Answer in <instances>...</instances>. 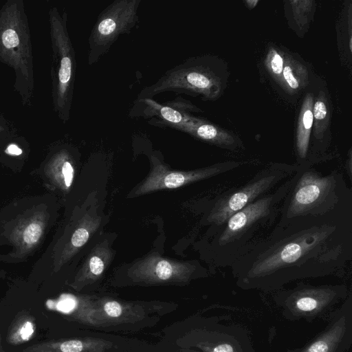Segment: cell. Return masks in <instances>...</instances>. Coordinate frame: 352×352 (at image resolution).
<instances>
[{
    "label": "cell",
    "mask_w": 352,
    "mask_h": 352,
    "mask_svg": "<svg viewBox=\"0 0 352 352\" xmlns=\"http://www.w3.org/2000/svg\"><path fill=\"white\" fill-rule=\"evenodd\" d=\"M352 259V197L319 215L273 228L230 267L243 290L276 292L288 283L341 274Z\"/></svg>",
    "instance_id": "1"
},
{
    "label": "cell",
    "mask_w": 352,
    "mask_h": 352,
    "mask_svg": "<svg viewBox=\"0 0 352 352\" xmlns=\"http://www.w3.org/2000/svg\"><path fill=\"white\" fill-rule=\"evenodd\" d=\"M292 176L270 192L232 214L221 225L210 228L208 252L213 267H230L273 228L290 187Z\"/></svg>",
    "instance_id": "2"
},
{
    "label": "cell",
    "mask_w": 352,
    "mask_h": 352,
    "mask_svg": "<svg viewBox=\"0 0 352 352\" xmlns=\"http://www.w3.org/2000/svg\"><path fill=\"white\" fill-rule=\"evenodd\" d=\"M289 190L282 203L276 224L299 217L323 214L352 197L342 172L322 175L304 164L292 175Z\"/></svg>",
    "instance_id": "3"
},
{
    "label": "cell",
    "mask_w": 352,
    "mask_h": 352,
    "mask_svg": "<svg viewBox=\"0 0 352 352\" xmlns=\"http://www.w3.org/2000/svg\"><path fill=\"white\" fill-rule=\"evenodd\" d=\"M0 62L14 72V90L30 107L34 94L32 44L23 0H8L0 8Z\"/></svg>",
    "instance_id": "4"
},
{
    "label": "cell",
    "mask_w": 352,
    "mask_h": 352,
    "mask_svg": "<svg viewBox=\"0 0 352 352\" xmlns=\"http://www.w3.org/2000/svg\"><path fill=\"white\" fill-rule=\"evenodd\" d=\"M52 48L50 69L52 107L58 119H70L76 73V52L67 29V13L56 6L48 10Z\"/></svg>",
    "instance_id": "5"
},
{
    "label": "cell",
    "mask_w": 352,
    "mask_h": 352,
    "mask_svg": "<svg viewBox=\"0 0 352 352\" xmlns=\"http://www.w3.org/2000/svg\"><path fill=\"white\" fill-rule=\"evenodd\" d=\"M214 60L208 56L190 57L167 70L155 83L144 87L136 100L153 98L166 91L212 100L220 91Z\"/></svg>",
    "instance_id": "6"
},
{
    "label": "cell",
    "mask_w": 352,
    "mask_h": 352,
    "mask_svg": "<svg viewBox=\"0 0 352 352\" xmlns=\"http://www.w3.org/2000/svg\"><path fill=\"white\" fill-rule=\"evenodd\" d=\"M299 167L297 164H269L258 171L246 184L217 197L205 217L206 223L210 228L221 225L234 213L272 191Z\"/></svg>",
    "instance_id": "7"
},
{
    "label": "cell",
    "mask_w": 352,
    "mask_h": 352,
    "mask_svg": "<svg viewBox=\"0 0 352 352\" xmlns=\"http://www.w3.org/2000/svg\"><path fill=\"white\" fill-rule=\"evenodd\" d=\"M350 292L345 284L313 285L300 283L292 288L276 292L274 300L286 320L311 322L331 312Z\"/></svg>",
    "instance_id": "8"
},
{
    "label": "cell",
    "mask_w": 352,
    "mask_h": 352,
    "mask_svg": "<svg viewBox=\"0 0 352 352\" xmlns=\"http://www.w3.org/2000/svg\"><path fill=\"white\" fill-rule=\"evenodd\" d=\"M141 0H115L98 14L88 38V65L104 56L120 35L129 34L139 21Z\"/></svg>",
    "instance_id": "9"
},
{
    "label": "cell",
    "mask_w": 352,
    "mask_h": 352,
    "mask_svg": "<svg viewBox=\"0 0 352 352\" xmlns=\"http://www.w3.org/2000/svg\"><path fill=\"white\" fill-rule=\"evenodd\" d=\"M207 274L197 262L170 260L155 253L137 261L129 270L133 281L146 284L187 283Z\"/></svg>",
    "instance_id": "10"
},
{
    "label": "cell",
    "mask_w": 352,
    "mask_h": 352,
    "mask_svg": "<svg viewBox=\"0 0 352 352\" xmlns=\"http://www.w3.org/2000/svg\"><path fill=\"white\" fill-rule=\"evenodd\" d=\"M152 168L148 175L136 188L133 196L165 189H174L227 173L239 167V162L229 161L217 163L192 170H171L155 156H152Z\"/></svg>",
    "instance_id": "11"
},
{
    "label": "cell",
    "mask_w": 352,
    "mask_h": 352,
    "mask_svg": "<svg viewBox=\"0 0 352 352\" xmlns=\"http://www.w3.org/2000/svg\"><path fill=\"white\" fill-rule=\"evenodd\" d=\"M352 344V292L329 314L324 329L303 346L287 352H346Z\"/></svg>",
    "instance_id": "12"
},
{
    "label": "cell",
    "mask_w": 352,
    "mask_h": 352,
    "mask_svg": "<svg viewBox=\"0 0 352 352\" xmlns=\"http://www.w3.org/2000/svg\"><path fill=\"white\" fill-rule=\"evenodd\" d=\"M194 333L193 345L202 352H256L248 331L226 319H214Z\"/></svg>",
    "instance_id": "13"
},
{
    "label": "cell",
    "mask_w": 352,
    "mask_h": 352,
    "mask_svg": "<svg viewBox=\"0 0 352 352\" xmlns=\"http://www.w3.org/2000/svg\"><path fill=\"white\" fill-rule=\"evenodd\" d=\"M148 307L142 304L110 298L94 299L89 325L95 327L135 323L146 318Z\"/></svg>",
    "instance_id": "14"
},
{
    "label": "cell",
    "mask_w": 352,
    "mask_h": 352,
    "mask_svg": "<svg viewBox=\"0 0 352 352\" xmlns=\"http://www.w3.org/2000/svg\"><path fill=\"white\" fill-rule=\"evenodd\" d=\"M174 129L230 150L236 149L240 145L230 134L191 113L186 115Z\"/></svg>",
    "instance_id": "15"
},
{
    "label": "cell",
    "mask_w": 352,
    "mask_h": 352,
    "mask_svg": "<svg viewBox=\"0 0 352 352\" xmlns=\"http://www.w3.org/2000/svg\"><path fill=\"white\" fill-rule=\"evenodd\" d=\"M113 346L105 339L85 337L45 341L28 346L23 352H106Z\"/></svg>",
    "instance_id": "16"
},
{
    "label": "cell",
    "mask_w": 352,
    "mask_h": 352,
    "mask_svg": "<svg viewBox=\"0 0 352 352\" xmlns=\"http://www.w3.org/2000/svg\"><path fill=\"white\" fill-rule=\"evenodd\" d=\"M112 258L113 251L106 241L96 245L76 275L72 287L80 291L96 282L104 272Z\"/></svg>",
    "instance_id": "17"
},
{
    "label": "cell",
    "mask_w": 352,
    "mask_h": 352,
    "mask_svg": "<svg viewBox=\"0 0 352 352\" xmlns=\"http://www.w3.org/2000/svg\"><path fill=\"white\" fill-rule=\"evenodd\" d=\"M313 99L310 95L306 96L299 118L296 135L297 164L307 162L309 154L310 134L314 123Z\"/></svg>",
    "instance_id": "18"
},
{
    "label": "cell",
    "mask_w": 352,
    "mask_h": 352,
    "mask_svg": "<svg viewBox=\"0 0 352 352\" xmlns=\"http://www.w3.org/2000/svg\"><path fill=\"white\" fill-rule=\"evenodd\" d=\"M36 331L34 318L27 313L19 314L8 328L7 342L12 345L23 344L34 336Z\"/></svg>",
    "instance_id": "19"
},
{
    "label": "cell",
    "mask_w": 352,
    "mask_h": 352,
    "mask_svg": "<svg viewBox=\"0 0 352 352\" xmlns=\"http://www.w3.org/2000/svg\"><path fill=\"white\" fill-rule=\"evenodd\" d=\"M100 222L101 217L94 212L93 208H90L73 232L70 239L71 245L75 250L82 248L99 228Z\"/></svg>",
    "instance_id": "20"
},
{
    "label": "cell",
    "mask_w": 352,
    "mask_h": 352,
    "mask_svg": "<svg viewBox=\"0 0 352 352\" xmlns=\"http://www.w3.org/2000/svg\"><path fill=\"white\" fill-rule=\"evenodd\" d=\"M282 78L287 87L291 89L296 90L300 88L302 80L300 74L297 72V69L292 62H285L282 72Z\"/></svg>",
    "instance_id": "21"
},
{
    "label": "cell",
    "mask_w": 352,
    "mask_h": 352,
    "mask_svg": "<svg viewBox=\"0 0 352 352\" xmlns=\"http://www.w3.org/2000/svg\"><path fill=\"white\" fill-rule=\"evenodd\" d=\"M284 65L283 56L277 51L272 50L267 58V65L271 74L276 77L281 78Z\"/></svg>",
    "instance_id": "22"
},
{
    "label": "cell",
    "mask_w": 352,
    "mask_h": 352,
    "mask_svg": "<svg viewBox=\"0 0 352 352\" xmlns=\"http://www.w3.org/2000/svg\"><path fill=\"white\" fill-rule=\"evenodd\" d=\"M15 135L16 126L0 111V143H3Z\"/></svg>",
    "instance_id": "23"
},
{
    "label": "cell",
    "mask_w": 352,
    "mask_h": 352,
    "mask_svg": "<svg viewBox=\"0 0 352 352\" xmlns=\"http://www.w3.org/2000/svg\"><path fill=\"white\" fill-rule=\"evenodd\" d=\"M42 228L37 223L30 224L23 232V239L28 244L36 243L41 236Z\"/></svg>",
    "instance_id": "24"
},
{
    "label": "cell",
    "mask_w": 352,
    "mask_h": 352,
    "mask_svg": "<svg viewBox=\"0 0 352 352\" xmlns=\"http://www.w3.org/2000/svg\"><path fill=\"white\" fill-rule=\"evenodd\" d=\"M327 116V107L322 100H317L313 104V116L316 122H322Z\"/></svg>",
    "instance_id": "25"
},
{
    "label": "cell",
    "mask_w": 352,
    "mask_h": 352,
    "mask_svg": "<svg viewBox=\"0 0 352 352\" xmlns=\"http://www.w3.org/2000/svg\"><path fill=\"white\" fill-rule=\"evenodd\" d=\"M352 161H351V152H349V157L348 160L346 161V173L348 174L350 179H351L352 177V165H351Z\"/></svg>",
    "instance_id": "26"
},
{
    "label": "cell",
    "mask_w": 352,
    "mask_h": 352,
    "mask_svg": "<svg viewBox=\"0 0 352 352\" xmlns=\"http://www.w3.org/2000/svg\"><path fill=\"white\" fill-rule=\"evenodd\" d=\"M177 352H199V351H195V350H192V349H182L180 351H178Z\"/></svg>",
    "instance_id": "27"
},
{
    "label": "cell",
    "mask_w": 352,
    "mask_h": 352,
    "mask_svg": "<svg viewBox=\"0 0 352 352\" xmlns=\"http://www.w3.org/2000/svg\"><path fill=\"white\" fill-rule=\"evenodd\" d=\"M1 333H0V349H1Z\"/></svg>",
    "instance_id": "28"
},
{
    "label": "cell",
    "mask_w": 352,
    "mask_h": 352,
    "mask_svg": "<svg viewBox=\"0 0 352 352\" xmlns=\"http://www.w3.org/2000/svg\"><path fill=\"white\" fill-rule=\"evenodd\" d=\"M106 352H107V351H106Z\"/></svg>",
    "instance_id": "29"
}]
</instances>
